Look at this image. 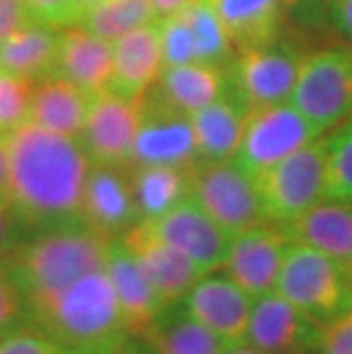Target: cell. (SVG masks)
Returning <instances> with one entry per match:
<instances>
[{
    "mask_svg": "<svg viewBox=\"0 0 352 354\" xmlns=\"http://www.w3.org/2000/svg\"><path fill=\"white\" fill-rule=\"evenodd\" d=\"M10 140V199L28 233L80 220V203L89 171L80 140L37 124H24Z\"/></svg>",
    "mask_w": 352,
    "mask_h": 354,
    "instance_id": "cell-1",
    "label": "cell"
},
{
    "mask_svg": "<svg viewBox=\"0 0 352 354\" xmlns=\"http://www.w3.org/2000/svg\"><path fill=\"white\" fill-rule=\"evenodd\" d=\"M110 240L87 227L82 220H71L55 227L37 229L5 256L30 318L46 306L66 286L82 274L106 268Z\"/></svg>",
    "mask_w": 352,
    "mask_h": 354,
    "instance_id": "cell-2",
    "label": "cell"
},
{
    "mask_svg": "<svg viewBox=\"0 0 352 354\" xmlns=\"http://www.w3.org/2000/svg\"><path fill=\"white\" fill-rule=\"evenodd\" d=\"M30 325L48 334L64 350H108L129 336L106 268L66 286L30 318Z\"/></svg>",
    "mask_w": 352,
    "mask_h": 354,
    "instance_id": "cell-3",
    "label": "cell"
},
{
    "mask_svg": "<svg viewBox=\"0 0 352 354\" xmlns=\"http://www.w3.org/2000/svg\"><path fill=\"white\" fill-rule=\"evenodd\" d=\"M275 290L320 325L352 306V286L343 263L299 243H288Z\"/></svg>",
    "mask_w": 352,
    "mask_h": 354,
    "instance_id": "cell-4",
    "label": "cell"
},
{
    "mask_svg": "<svg viewBox=\"0 0 352 354\" xmlns=\"http://www.w3.org/2000/svg\"><path fill=\"white\" fill-rule=\"evenodd\" d=\"M290 103L327 133L352 115V50L323 48L302 57Z\"/></svg>",
    "mask_w": 352,
    "mask_h": 354,
    "instance_id": "cell-5",
    "label": "cell"
},
{
    "mask_svg": "<svg viewBox=\"0 0 352 354\" xmlns=\"http://www.w3.org/2000/svg\"><path fill=\"white\" fill-rule=\"evenodd\" d=\"M254 180L266 222L284 227L325 199V142L302 147Z\"/></svg>",
    "mask_w": 352,
    "mask_h": 354,
    "instance_id": "cell-6",
    "label": "cell"
},
{
    "mask_svg": "<svg viewBox=\"0 0 352 354\" xmlns=\"http://www.w3.org/2000/svg\"><path fill=\"white\" fill-rule=\"evenodd\" d=\"M323 135L325 133L313 126L290 101L254 108L247 115L243 140L234 160L257 178L272 165L281 162L284 158L320 140Z\"/></svg>",
    "mask_w": 352,
    "mask_h": 354,
    "instance_id": "cell-7",
    "label": "cell"
},
{
    "mask_svg": "<svg viewBox=\"0 0 352 354\" xmlns=\"http://www.w3.org/2000/svg\"><path fill=\"white\" fill-rule=\"evenodd\" d=\"M190 197L231 236L266 222L257 180L231 160H197Z\"/></svg>",
    "mask_w": 352,
    "mask_h": 354,
    "instance_id": "cell-8",
    "label": "cell"
},
{
    "mask_svg": "<svg viewBox=\"0 0 352 354\" xmlns=\"http://www.w3.org/2000/svg\"><path fill=\"white\" fill-rule=\"evenodd\" d=\"M199 160L190 115L176 110L151 87L140 103V126L131 165H172L192 167Z\"/></svg>",
    "mask_w": 352,
    "mask_h": 354,
    "instance_id": "cell-9",
    "label": "cell"
},
{
    "mask_svg": "<svg viewBox=\"0 0 352 354\" xmlns=\"http://www.w3.org/2000/svg\"><path fill=\"white\" fill-rule=\"evenodd\" d=\"M299 62L302 57L297 50L277 41L238 50L227 87L247 110L284 103L295 87Z\"/></svg>",
    "mask_w": 352,
    "mask_h": 354,
    "instance_id": "cell-10",
    "label": "cell"
},
{
    "mask_svg": "<svg viewBox=\"0 0 352 354\" xmlns=\"http://www.w3.org/2000/svg\"><path fill=\"white\" fill-rule=\"evenodd\" d=\"M119 240L138 261L163 308L181 304L192 286L204 277L188 256L163 240L145 220L133 224Z\"/></svg>",
    "mask_w": 352,
    "mask_h": 354,
    "instance_id": "cell-11",
    "label": "cell"
},
{
    "mask_svg": "<svg viewBox=\"0 0 352 354\" xmlns=\"http://www.w3.org/2000/svg\"><path fill=\"white\" fill-rule=\"evenodd\" d=\"M323 325L272 290L254 299L245 341L266 354L320 352Z\"/></svg>",
    "mask_w": 352,
    "mask_h": 354,
    "instance_id": "cell-12",
    "label": "cell"
},
{
    "mask_svg": "<svg viewBox=\"0 0 352 354\" xmlns=\"http://www.w3.org/2000/svg\"><path fill=\"white\" fill-rule=\"evenodd\" d=\"M140 103L142 101L117 96L110 89L92 96L85 126L78 138L89 160L117 167L131 162L140 126Z\"/></svg>",
    "mask_w": 352,
    "mask_h": 354,
    "instance_id": "cell-13",
    "label": "cell"
},
{
    "mask_svg": "<svg viewBox=\"0 0 352 354\" xmlns=\"http://www.w3.org/2000/svg\"><path fill=\"white\" fill-rule=\"evenodd\" d=\"M290 240L281 227L272 222H261L236 233L231 238L229 254L224 259V274L257 299L275 290L284 256Z\"/></svg>",
    "mask_w": 352,
    "mask_h": 354,
    "instance_id": "cell-14",
    "label": "cell"
},
{
    "mask_svg": "<svg viewBox=\"0 0 352 354\" xmlns=\"http://www.w3.org/2000/svg\"><path fill=\"white\" fill-rule=\"evenodd\" d=\"M149 224L163 240H167L172 247L188 256L204 274L215 272L224 266L231 238H234L192 197L183 199L169 213Z\"/></svg>",
    "mask_w": 352,
    "mask_h": 354,
    "instance_id": "cell-15",
    "label": "cell"
},
{
    "mask_svg": "<svg viewBox=\"0 0 352 354\" xmlns=\"http://www.w3.org/2000/svg\"><path fill=\"white\" fill-rule=\"evenodd\" d=\"M80 220L108 240L122 238L133 224L140 222L131 178L124 167L103 162L89 165Z\"/></svg>",
    "mask_w": 352,
    "mask_h": 354,
    "instance_id": "cell-16",
    "label": "cell"
},
{
    "mask_svg": "<svg viewBox=\"0 0 352 354\" xmlns=\"http://www.w3.org/2000/svg\"><path fill=\"white\" fill-rule=\"evenodd\" d=\"M254 297L227 274H204L183 297L181 306L201 325L213 329L227 343H241L247 336Z\"/></svg>",
    "mask_w": 352,
    "mask_h": 354,
    "instance_id": "cell-17",
    "label": "cell"
},
{
    "mask_svg": "<svg viewBox=\"0 0 352 354\" xmlns=\"http://www.w3.org/2000/svg\"><path fill=\"white\" fill-rule=\"evenodd\" d=\"M115 62H112L110 92L129 101H142L163 71V48L158 21L142 26L133 32L112 41Z\"/></svg>",
    "mask_w": 352,
    "mask_h": 354,
    "instance_id": "cell-18",
    "label": "cell"
},
{
    "mask_svg": "<svg viewBox=\"0 0 352 354\" xmlns=\"http://www.w3.org/2000/svg\"><path fill=\"white\" fill-rule=\"evenodd\" d=\"M106 272L115 288L126 334L142 338L165 308L160 299L156 297L151 283L147 281L145 272L140 270L138 261L133 259V254L126 250L119 238L110 240L108 245Z\"/></svg>",
    "mask_w": 352,
    "mask_h": 354,
    "instance_id": "cell-19",
    "label": "cell"
},
{
    "mask_svg": "<svg viewBox=\"0 0 352 354\" xmlns=\"http://www.w3.org/2000/svg\"><path fill=\"white\" fill-rule=\"evenodd\" d=\"M115 62V46L108 39L92 35L82 26L59 30L57 76L71 80L82 92L96 96L108 92Z\"/></svg>",
    "mask_w": 352,
    "mask_h": 354,
    "instance_id": "cell-20",
    "label": "cell"
},
{
    "mask_svg": "<svg viewBox=\"0 0 352 354\" xmlns=\"http://www.w3.org/2000/svg\"><path fill=\"white\" fill-rule=\"evenodd\" d=\"M290 243H299L346 263L352 256V203L323 199L281 227Z\"/></svg>",
    "mask_w": 352,
    "mask_h": 354,
    "instance_id": "cell-21",
    "label": "cell"
},
{
    "mask_svg": "<svg viewBox=\"0 0 352 354\" xmlns=\"http://www.w3.org/2000/svg\"><path fill=\"white\" fill-rule=\"evenodd\" d=\"M89 101L92 96L82 92L78 85L53 73L33 82L28 122L78 140L87 119Z\"/></svg>",
    "mask_w": 352,
    "mask_h": 354,
    "instance_id": "cell-22",
    "label": "cell"
},
{
    "mask_svg": "<svg viewBox=\"0 0 352 354\" xmlns=\"http://www.w3.org/2000/svg\"><path fill=\"white\" fill-rule=\"evenodd\" d=\"M247 115L250 110L229 92V87L220 99L192 112L190 122L199 160H231L241 147Z\"/></svg>",
    "mask_w": 352,
    "mask_h": 354,
    "instance_id": "cell-23",
    "label": "cell"
},
{
    "mask_svg": "<svg viewBox=\"0 0 352 354\" xmlns=\"http://www.w3.org/2000/svg\"><path fill=\"white\" fill-rule=\"evenodd\" d=\"M236 53L277 41L284 21L281 0H208Z\"/></svg>",
    "mask_w": 352,
    "mask_h": 354,
    "instance_id": "cell-24",
    "label": "cell"
},
{
    "mask_svg": "<svg viewBox=\"0 0 352 354\" xmlns=\"http://www.w3.org/2000/svg\"><path fill=\"white\" fill-rule=\"evenodd\" d=\"M57 57L59 32L35 21H28L0 41V69L33 82L53 76L57 71Z\"/></svg>",
    "mask_w": 352,
    "mask_h": 354,
    "instance_id": "cell-25",
    "label": "cell"
},
{
    "mask_svg": "<svg viewBox=\"0 0 352 354\" xmlns=\"http://www.w3.org/2000/svg\"><path fill=\"white\" fill-rule=\"evenodd\" d=\"M142 341L156 354H222L229 345L181 304L165 308Z\"/></svg>",
    "mask_w": 352,
    "mask_h": 354,
    "instance_id": "cell-26",
    "label": "cell"
},
{
    "mask_svg": "<svg viewBox=\"0 0 352 354\" xmlns=\"http://www.w3.org/2000/svg\"><path fill=\"white\" fill-rule=\"evenodd\" d=\"M156 92L176 110L192 115L227 92V78L220 66L204 62L163 66Z\"/></svg>",
    "mask_w": 352,
    "mask_h": 354,
    "instance_id": "cell-27",
    "label": "cell"
},
{
    "mask_svg": "<svg viewBox=\"0 0 352 354\" xmlns=\"http://www.w3.org/2000/svg\"><path fill=\"white\" fill-rule=\"evenodd\" d=\"M192 167H172V165L136 167L131 187L140 220H158L183 199H188L192 192Z\"/></svg>",
    "mask_w": 352,
    "mask_h": 354,
    "instance_id": "cell-28",
    "label": "cell"
},
{
    "mask_svg": "<svg viewBox=\"0 0 352 354\" xmlns=\"http://www.w3.org/2000/svg\"><path fill=\"white\" fill-rule=\"evenodd\" d=\"M158 21L151 0H99L82 12L78 26L101 39L117 41L142 26Z\"/></svg>",
    "mask_w": 352,
    "mask_h": 354,
    "instance_id": "cell-29",
    "label": "cell"
},
{
    "mask_svg": "<svg viewBox=\"0 0 352 354\" xmlns=\"http://www.w3.org/2000/svg\"><path fill=\"white\" fill-rule=\"evenodd\" d=\"M183 14L192 30L194 57H197V62L220 66L224 59L234 55L236 53L234 44H231L227 30L222 28L220 19H217V14L213 12L208 0H199V3L190 5Z\"/></svg>",
    "mask_w": 352,
    "mask_h": 354,
    "instance_id": "cell-30",
    "label": "cell"
},
{
    "mask_svg": "<svg viewBox=\"0 0 352 354\" xmlns=\"http://www.w3.org/2000/svg\"><path fill=\"white\" fill-rule=\"evenodd\" d=\"M325 142V199L352 203V122L336 126Z\"/></svg>",
    "mask_w": 352,
    "mask_h": 354,
    "instance_id": "cell-31",
    "label": "cell"
},
{
    "mask_svg": "<svg viewBox=\"0 0 352 354\" xmlns=\"http://www.w3.org/2000/svg\"><path fill=\"white\" fill-rule=\"evenodd\" d=\"M33 80L0 69V135H12L28 124Z\"/></svg>",
    "mask_w": 352,
    "mask_h": 354,
    "instance_id": "cell-32",
    "label": "cell"
},
{
    "mask_svg": "<svg viewBox=\"0 0 352 354\" xmlns=\"http://www.w3.org/2000/svg\"><path fill=\"white\" fill-rule=\"evenodd\" d=\"M158 30H160V48H163L165 66L197 62V57H194L192 30L183 12L167 19H158Z\"/></svg>",
    "mask_w": 352,
    "mask_h": 354,
    "instance_id": "cell-33",
    "label": "cell"
},
{
    "mask_svg": "<svg viewBox=\"0 0 352 354\" xmlns=\"http://www.w3.org/2000/svg\"><path fill=\"white\" fill-rule=\"evenodd\" d=\"M24 325H28L26 299L21 295L10 266L5 259H0V338Z\"/></svg>",
    "mask_w": 352,
    "mask_h": 354,
    "instance_id": "cell-34",
    "label": "cell"
},
{
    "mask_svg": "<svg viewBox=\"0 0 352 354\" xmlns=\"http://www.w3.org/2000/svg\"><path fill=\"white\" fill-rule=\"evenodd\" d=\"M30 21L53 30H64L76 26L85 7L80 0H21Z\"/></svg>",
    "mask_w": 352,
    "mask_h": 354,
    "instance_id": "cell-35",
    "label": "cell"
},
{
    "mask_svg": "<svg viewBox=\"0 0 352 354\" xmlns=\"http://www.w3.org/2000/svg\"><path fill=\"white\" fill-rule=\"evenodd\" d=\"M66 350L48 334L33 325H24L0 338V354H64Z\"/></svg>",
    "mask_w": 352,
    "mask_h": 354,
    "instance_id": "cell-36",
    "label": "cell"
},
{
    "mask_svg": "<svg viewBox=\"0 0 352 354\" xmlns=\"http://www.w3.org/2000/svg\"><path fill=\"white\" fill-rule=\"evenodd\" d=\"M320 354H352V306L323 325Z\"/></svg>",
    "mask_w": 352,
    "mask_h": 354,
    "instance_id": "cell-37",
    "label": "cell"
},
{
    "mask_svg": "<svg viewBox=\"0 0 352 354\" xmlns=\"http://www.w3.org/2000/svg\"><path fill=\"white\" fill-rule=\"evenodd\" d=\"M28 233L26 224L21 222L17 210L7 197H0V259H5Z\"/></svg>",
    "mask_w": 352,
    "mask_h": 354,
    "instance_id": "cell-38",
    "label": "cell"
},
{
    "mask_svg": "<svg viewBox=\"0 0 352 354\" xmlns=\"http://www.w3.org/2000/svg\"><path fill=\"white\" fill-rule=\"evenodd\" d=\"M28 14L21 0H0V41L10 37L14 30L28 24Z\"/></svg>",
    "mask_w": 352,
    "mask_h": 354,
    "instance_id": "cell-39",
    "label": "cell"
},
{
    "mask_svg": "<svg viewBox=\"0 0 352 354\" xmlns=\"http://www.w3.org/2000/svg\"><path fill=\"white\" fill-rule=\"evenodd\" d=\"M336 28L352 41V0H327Z\"/></svg>",
    "mask_w": 352,
    "mask_h": 354,
    "instance_id": "cell-40",
    "label": "cell"
},
{
    "mask_svg": "<svg viewBox=\"0 0 352 354\" xmlns=\"http://www.w3.org/2000/svg\"><path fill=\"white\" fill-rule=\"evenodd\" d=\"M10 178H12L10 140H7V135H0V197L10 194Z\"/></svg>",
    "mask_w": 352,
    "mask_h": 354,
    "instance_id": "cell-41",
    "label": "cell"
},
{
    "mask_svg": "<svg viewBox=\"0 0 352 354\" xmlns=\"http://www.w3.org/2000/svg\"><path fill=\"white\" fill-rule=\"evenodd\" d=\"M151 3H154L156 17L167 19V17H174V14L185 12L190 5L199 3V0H151Z\"/></svg>",
    "mask_w": 352,
    "mask_h": 354,
    "instance_id": "cell-42",
    "label": "cell"
},
{
    "mask_svg": "<svg viewBox=\"0 0 352 354\" xmlns=\"http://www.w3.org/2000/svg\"><path fill=\"white\" fill-rule=\"evenodd\" d=\"M106 354H156L147 343H140L136 336H124L112 348H108Z\"/></svg>",
    "mask_w": 352,
    "mask_h": 354,
    "instance_id": "cell-43",
    "label": "cell"
},
{
    "mask_svg": "<svg viewBox=\"0 0 352 354\" xmlns=\"http://www.w3.org/2000/svg\"><path fill=\"white\" fill-rule=\"evenodd\" d=\"M222 354H266V352L257 350L254 345H250L247 341H241V343H229L227 350H224Z\"/></svg>",
    "mask_w": 352,
    "mask_h": 354,
    "instance_id": "cell-44",
    "label": "cell"
},
{
    "mask_svg": "<svg viewBox=\"0 0 352 354\" xmlns=\"http://www.w3.org/2000/svg\"><path fill=\"white\" fill-rule=\"evenodd\" d=\"M108 350H66L64 354H106Z\"/></svg>",
    "mask_w": 352,
    "mask_h": 354,
    "instance_id": "cell-45",
    "label": "cell"
},
{
    "mask_svg": "<svg viewBox=\"0 0 352 354\" xmlns=\"http://www.w3.org/2000/svg\"><path fill=\"white\" fill-rule=\"evenodd\" d=\"M343 270H346V277H348V281L352 286V256H350L346 263H343Z\"/></svg>",
    "mask_w": 352,
    "mask_h": 354,
    "instance_id": "cell-46",
    "label": "cell"
},
{
    "mask_svg": "<svg viewBox=\"0 0 352 354\" xmlns=\"http://www.w3.org/2000/svg\"><path fill=\"white\" fill-rule=\"evenodd\" d=\"M297 3H302V0H281V5H284V7H293V5H297Z\"/></svg>",
    "mask_w": 352,
    "mask_h": 354,
    "instance_id": "cell-47",
    "label": "cell"
},
{
    "mask_svg": "<svg viewBox=\"0 0 352 354\" xmlns=\"http://www.w3.org/2000/svg\"><path fill=\"white\" fill-rule=\"evenodd\" d=\"M94 3H99V0H80V5L85 7V10H87V7H92Z\"/></svg>",
    "mask_w": 352,
    "mask_h": 354,
    "instance_id": "cell-48",
    "label": "cell"
}]
</instances>
